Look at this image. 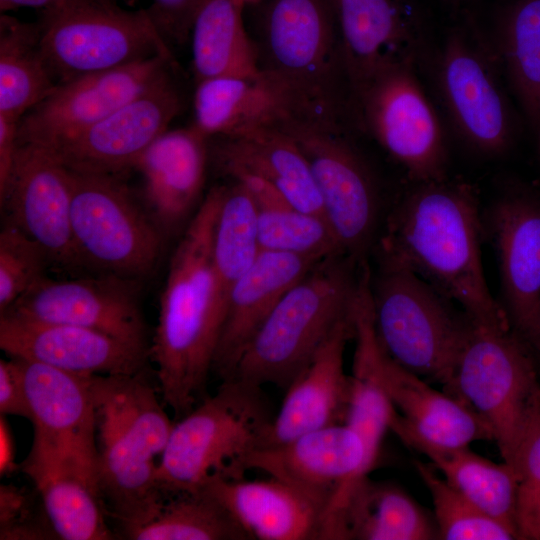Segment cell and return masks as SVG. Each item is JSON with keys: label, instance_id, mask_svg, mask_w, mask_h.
<instances>
[{"label": "cell", "instance_id": "1", "mask_svg": "<svg viewBox=\"0 0 540 540\" xmlns=\"http://www.w3.org/2000/svg\"><path fill=\"white\" fill-rule=\"evenodd\" d=\"M481 235L478 197L470 184L447 178L417 182L387 219L377 247L380 267L413 272L474 321L510 326L485 280Z\"/></svg>", "mask_w": 540, "mask_h": 540}, {"label": "cell", "instance_id": "2", "mask_svg": "<svg viewBox=\"0 0 540 540\" xmlns=\"http://www.w3.org/2000/svg\"><path fill=\"white\" fill-rule=\"evenodd\" d=\"M224 188L210 189L175 248L149 349L162 401L177 420L205 397L224 320L213 261Z\"/></svg>", "mask_w": 540, "mask_h": 540}, {"label": "cell", "instance_id": "3", "mask_svg": "<svg viewBox=\"0 0 540 540\" xmlns=\"http://www.w3.org/2000/svg\"><path fill=\"white\" fill-rule=\"evenodd\" d=\"M96 413L97 479L101 499L122 534L148 522L165 499L158 463L173 428L144 371L91 375Z\"/></svg>", "mask_w": 540, "mask_h": 540}, {"label": "cell", "instance_id": "4", "mask_svg": "<svg viewBox=\"0 0 540 540\" xmlns=\"http://www.w3.org/2000/svg\"><path fill=\"white\" fill-rule=\"evenodd\" d=\"M361 265L345 255L319 261L279 300L229 379L287 388L352 311Z\"/></svg>", "mask_w": 540, "mask_h": 540}, {"label": "cell", "instance_id": "5", "mask_svg": "<svg viewBox=\"0 0 540 540\" xmlns=\"http://www.w3.org/2000/svg\"><path fill=\"white\" fill-rule=\"evenodd\" d=\"M261 68L293 92L313 124L344 130L356 119L354 95L329 0H268Z\"/></svg>", "mask_w": 540, "mask_h": 540}, {"label": "cell", "instance_id": "6", "mask_svg": "<svg viewBox=\"0 0 540 540\" xmlns=\"http://www.w3.org/2000/svg\"><path fill=\"white\" fill-rule=\"evenodd\" d=\"M270 422L261 387L224 380L174 422L158 462L164 496L196 492L216 477L238 479L241 459L258 446Z\"/></svg>", "mask_w": 540, "mask_h": 540}, {"label": "cell", "instance_id": "7", "mask_svg": "<svg viewBox=\"0 0 540 540\" xmlns=\"http://www.w3.org/2000/svg\"><path fill=\"white\" fill-rule=\"evenodd\" d=\"M532 348L510 326L471 319L448 394L489 424L503 461L514 457L540 409L539 365Z\"/></svg>", "mask_w": 540, "mask_h": 540}, {"label": "cell", "instance_id": "8", "mask_svg": "<svg viewBox=\"0 0 540 540\" xmlns=\"http://www.w3.org/2000/svg\"><path fill=\"white\" fill-rule=\"evenodd\" d=\"M371 294L378 338L402 367L421 378L452 384L471 318L418 275L380 269Z\"/></svg>", "mask_w": 540, "mask_h": 540}, {"label": "cell", "instance_id": "9", "mask_svg": "<svg viewBox=\"0 0 540 540\" xmlns=\"http://www.w3.org/2000/svg\"><path fill=\"white\" fill-rule=\"evenodd\" d=\"M13 359L21 372L34 428L31 451L20 468L34 483L54 475L76 476L100 497L91 375Z\"/></svg>", "mask_w": 540, "mask_h": 540}, {"label": "cell", "instance_id": "10", "mask_svg": "<svg viewBox=\"0 0 540 540\" xmlns=\"http://www.w3.org/2000/svg\"><path fill=\"white\" fill-rule=\"evenodd\" d=\"M41 48L57 84L157 55L173 56L146 9L130 11L114 0H91L43 11Z\"/></svg>", "mask_w": 540, "mask_h": 540}, {"label": "cell", "instance_id": "11", "mask_svg": "<svg viewBox=\"0 0 540 540\" xmlns=\"http://www.w3.org/2000/svg\"><path fill=\"white\" fill-rule=\"evenodd\" d=\"M353 322L352 375L376 384L409 428L445 446H468L478 440H493L491 427L471 406L434 389L386 352L376 332L368 268L360 274Z\"/></svg>", "mask_w": 540, "mask_h": 540}, {"label": "cell", "instance_id": "12", "mask_svg": "<svg viewBox=\"0 0 540 540\" xmlns=\"http://www.w3.org/2000/svg\"><path fill=\"white\" fill-rule=\"evenodd\" d=\"M71 172V227L82 267L137 280L147 276L158 261L162 232L124 177Z\"/></svg>", "mask_w": 540, "mask_h": 540}, {"label": "cell", "instance_id": "13", "mask_svg": "<svg viewBox=\"0 0 540 540\" xmlns=\"http://www.w3.org/2000/svg\"><path fill=\"white\" fill-rule=\"evenodd\" d=\"M416 65H391L355 93L357 121L415 183L447 178L442 126L416 75Z\"/></svg>", "mask_w": 540, "mask_h": 540}, {"label": "cell", "instance_id": "14", "mask_svg": "<svg viewBox=\"0 0 540 540\" xmlns=\"http://www.w3.org/2000/svg\"><path fill=\"white\" fill-rule=\"evenodd\" d=\"M304 154L323 214L342 252L364 262L378 223V193L367 165L344 130L296 121L281 127Z\"/></svg>", "mask_w": 540, "mask_h": 540}, {"label": "cell", "instance_id": "15", "mask_svg": "<svg viewBox=\"0 0 540 540\" xmlns=\"http://www.w3.org/2000/svg\"><path fill=\"white\" fill-rule=\"evenodd\" d=\"M248 470L262 471L299 491L321 510L322 522L342 509L369 473L362 442L345 423L255 448L241 459L239 478Z\"/></svg>", "mask_w": 540, "mask_h": 540}, {"label": "cell", "instance_id": "16", "mask_svg": "<svg viewBox=\"0 0 540 540\" xmlns=\"http://www.w3.org/2000/svg\"><path fill=\"white\" fill-rule=\"evenodd\" d=\"M498 59L461 30L446 39L436 64L439 92L459 136L481 154H503L514 120L497 72Z\"/></svg>", "mask_w": 540, "mask_h": 540}, {"label": "cell", "instance_id": "17", "mask_svg": "<svg viewBox=\"0 0 540 540\" xmlns=\"http://www.w3.org/2000/svg\"><path fill=\"white\" fill-rule=\"evenodd\" d=\"M183 107L171 72L102 120L47 148L73 172L124 177Z\"/></svg>", "mask_w": 540, "mask_h": 540}, {"label": "cell", "instance_id": "18", "mask_svg": "<svg viewBox=\"0 0 540 540\" xmlns=\"http://www.w3.org/2000/svg\"><path fill=\"white\" fill-rule=\"evenodd\" d=\"M173 56L157 55L57 85L19 121L18 144L52 147L102 120L173 72Z\"/></svg>", "mask_w": 540, "mask_h": 540}, {"label": "cell", "instance_id": "19", "mask_svg": "<svg viewBox=\"0 0 540 540\" xmlns=\"http://www.w3.org/2000/svg\"><path fill=\"white\" fill-rule=\"evenodd\" d=\"M4 313L88 328L148 349L137 279L108 273L68 280L44 275Z\"/></svg>", "mask_w": 540, "mask_h": 540}, {"label": "cell", "instance_id": "20", "mask_svg": "<svg viewBox=\"0 0 540 540\" xmlns=\"http://www.w3.org/2000/svg\"><path fill=\"white\" fill-rule=\"evenodd\" d=\"M72 172L47 147L18 144L0 204L9 223L38 242L50 263L82 267L71 227Z\"/></svg>", "mask_w": 540, "mask_h": 540}, {"label": "cell", "instance_id": "21", "mask_svg": "<svg viewBox=\"0 0 540 540\" xmlns=\"http://www.w3.org/2000/svg\"><path fill=\"white\" fill-rule=\"evenodd\" d=\"M504 311L511 329L537 353L540 342V197L511 191L489 213Z\"/></svg>", "mask_w": 540, "mask_h": 540}, {"label": "cell", "instance_id": "22", "mask_svg": "<svg viewBox=\"0 0 540 540\" xmlns=\"http://www.w3.org/2000/svg\"><path fill=\"white\" fill-rule=\"evenodd\" d=\"M0 347L10 357L81 375H134L150 356L92 329L9 313L0 315Z\"/></svg>", "mask_w": 540, "mask_h": 540}, {"label": "cell", "instance_id": "23", "mask_svg": "<svg viewBox=\"0 0 540 540\" xmlns=\"http://www.w3.org/2000/svg\"><path fill=\"white\" fill-rule=\"evenodd\" d=\"M355 93L400 62L423 58L422 28L407 0H329Z\"/></svg>", "mask_w": 540, "mask_h": 540}, {"label": "cell", "instance_id": "24", "mask_svg": "<svg viewBox=\"0 0 540 540\" xmlns=\"http://www.w3.org/2000/svg\"><path fill=\"white\" fill-rule=\"evenodd\" d=\"M353 336L352 308L286 388L280 410L256 448L281 444L301 434L344 423L352 388L351 376L344 368V354Z\"/></svg>", "mask_w": 540, "mask_h": 540}, {"label": "cell", "instance_id": "25", "mask_svg": "<svg viewBox=\"0 0 540 540\" xmlns=\"http://www.w3.org/2000/svg\"><path fill=\"white\" fill-rule=\"evenodd\" d=\"M192 126L208 140L259 128L310 122L291 89L262 69L253 76L196 82ZM311 123V122H310Z\"/></svg>", "mask_w": 540, "mask_h": 540}, {"label": "cell", "instance_id": "26", "mask_svg": "<svg viewBox=\"0 0 540 540\" xmlns=\"http://www.w3.org/2000/svg\"><path fill=\"white\" fill-rule=\"evenodd\" d=\"M321 260L261 250L228 296L212 366L223 381L283 295Z\"/></svg>", "mask_w": 540, "mask_h": 540}, {"label": "cell", "instance_id": "27", "mask_svg": "<svg viewBox=\"0 0 540 540\" xmlns=\"http://www.w3.org/2000/svg\"><path fill=\"white\" fill-rule=\"evenodd\" d=\"M207 142L192 125L168 129L147 148L135 166L143 179L149 215L162 233L176 229L201 195Z\"/></svg>", "mask_w": 540, "mask_h": 540}, {"label": "cell", "instance_id": "28", "mask_svg": "<svg viewBox=\"0 0 540 540\" xmlns=\"http://www.w3.org/2000/svg\"><path fill=\"white\" fill-rule=\"evenodd\" d=\"M200 490L213 496L248 539H318L321 510L286 483L216 477Z\"/></svg>", "mask_w": 540, "mask_h": 540}, {"label": "cell", "instance_id": "29", "mask_svg": "<svg viewBox=\"0 0 540 540\" xmlns=\"http://www.w3.org/2000/svg\"><path fill=\"white\" fill-rule=\"evenodd\" d=\"M218 139L214 158L226 175H255L275 187L297 209L324 218L308 162L285 131L259 128Z\"/></svg>", "mask_w": 540, "mask_h": 540}, {"label": "cell", "instance_id": "30", "mask_svg": "<svg viewBox=\"0 0 540 540\" xmlns=\"http://www.w3.org/2000/svg\"><path fill=\"white\" fill-rule=\"evenodd\" d=\"M390 429L407 446L424 454L453 488L518 535V480L513 467L504 461L497 464L483 458L469 450L468 446H445L427 440L409 428L397 411Z\"/></svg>", "mask_w": 540, "mask_h": 540}, {"label": "cell", "instance_id": "31", "mask_svg": "<svg viewBox=\"0 0 540 540\" xmlns=\"http://www.w3.org/2000/svg\"><path fill=\"white\" fill-rule=\"evenodd\" d=\"M435 536L427 515L407 493L366 477L349 495L325 539L427 540Z\"/></svg>", "mask_w": 540, "mask_h": 540}, {"label": "cell", "instance_id": "32", "mask_svg": "<svg viewBox=\"0 0 540 540\" xmlns=\"http://www.w3.org/2000/svg\"><path fill=\"white\" fill-rule=\"evenodd\" d=\"M243 10L234 0L199 3L190 34L196 82L253 76L261 71L259 48L245 29Z\"/></svg>", "mask_w": 540, "mask_h": 540}, {"label": "cell", "instance_id": "33", "mask_svg": "<svg viewBox=\"0 0 540 540\" xmlns=\"http://www.w3.org/2000/svg\"><path fill=\"white\" fill-rule=\"evenodd\" d=\"M45 61L38 22L0 15V115L20 121L57 87Z\"/></svg>", "mask_w": 540, "mask_h": 540}, {"label": "cell", "instance_id": "34", "mask_svg": "<svg viewBox=\"0 0 540 540\" xmlns=\"http://www.w3.org/2000/svg\"><path fill=\"white\" fill-rule=\"evenodd\" d=\"M243 186L255 203L261 250L319 260L345 255L323 217L297 209L259 177H246Z\"/></svg>", "mask_w": 540, "mask_h": 540}, {"label": "cell", "instance_id": "35", "mask_svg": "<svg viewBox=\"0 0 540 540\" xmlns=\"http://www.w3.org/2000/svg\"><path fill=\"white\" fill-rule=\"evenodd\" d=\"M496 57L530 123L540 122V0H517L501 20Z\"/></svg>", "mask_w": 540, "mask_h": 540}, {"label": "cell", "instance_id": "36", "mask_svg": "<svg viewBox=\"0 0 540 540\" xmlns=\"http://www.w3.org/2000/svg\"><path fill=\"white\" fill-rule=\"evenodd\" d=\"M123 536L133 540H244V531L204 490L165 497L156 514Z\"/></svg>", "mask_w": 540, "mask_h": 540}, {"label": "cell", "instance_id": "37", "mask_svg": "<svg viewBox=\"0 0 540 540\" xmlns=\"http://www.w3.org/2000/svg\"><path fill=\"white\" fill-rule=\"evenodd\" d=\"M233 182L224 188L213 243L217 291L224 311L231 289L261 252L255 203L240 183Z\"/></svg>", "mask_w": 540, "mask_h": 540}, {"label": "cell", "instance_id": "38", "mask_svg": "<svg viewBox=\"0 0 540 540\" xmlns=\"http://www.w3.org/2000/svg\"><path fill=\"white\" fill-rule=\"evenodd\" d=\"M43 510L59 539L111 540L101 498L84 481L60 474L35 483Z\"/></svg>", "mask_w": 540, "mask_h": 540}, {"label": "cell", "instance_id": "39", "mask_svg": "<svg viewBox=\"0 0 540 540\" xmlns=\"http://www.w3.org/2000/svg\"><path fill=\"white\" fill-rule=\"evenodd\" d=\"M414 466L427 487L438 526L445 540H513L517 533L490 517L421 461Z\"/></svg>", "mask_w": 540, "mask_h": 540}, {"label": "cell", "instance_id": "40", "mask_svg": "<svg viewBox=\"0 0 540 540\" xmlns=\"http://www.w3.org/2000/svg\"><path fill=\"white\" fill-rule=\"evenodd\" d=\"M48 263V255L38 242L5 223L0 232V314L44 276Z\"/></svg>", "mask_w": 540, "mask_h": 540}, {"label": "cell", "instance_id": "41", "mask_svg": "<svg viewBox=\"0 0 540 540\" xmlns=\"http://www.w3.org/2000/svg\"><path fill=\"white\" fill-rule=\"evenodd\" d=\"M352 388L344 423L360 438L367 469L376 463L385 432L396 409L385 393L368 379L351 375Z\"/></svg>", "mask_w": 540, "mask_h": 540}, {"label": "cell", "instance_id": "42", "mask_svg": "<svg viewBox=\"0 0 540 540\" xmlns=\"http://www.w3.org/2000/svg\"><path fill=\"white\" fill-rule=\"evenodd\" d=\"M512 467L518 480L516 525L519 538L540 540V409L525 430Z\"/></svg>", "mask_w": 540, "mask_h": 540}, {"label": "cell", "instance_id": "43", "mask_svg": "<svg viewBox=\"0 0 540 540\" xmlns=\"http://www.w3.org/2000/svg\"><path fill=\"white\" fill-rule=\"evenodd\" d=\"M0 539H58L45 512L35 515L32 499L13 484L0 485Z\"/></svg>", "mask_w": 540, "mask_h": 540}, {"label": "cell", "instance_id": "44", "mask_svg": "<svg viewBox=\"0 0 540 540\" xmlns=\"http://www.w3.org/2000/svg\"><path fill=\"white\" fill-rule=\"evenodd\" d=\"M201 0H151L146 11L154 26L171 45L181 46L190 38L196 10Z\"/></svg>", "mask_w": 540, "mask_h": 540}, {"label": "cell", "instance_id": "45", "mask_svg": "<svg viewBox=\"0 0 540 540\" xmlns=\"http://www.w3.org/2000/svg\"><path fill=\"white\" fill-rule=\"evenodd\" d=\"M0 413L31 418L21 372L13 358L0 360Z\"/></svg>", "mask_w": 540, "mask_h": 540}, {"label": "cell", "instance_id": "46", "mask_svg": "<svg viewBox=\"0 0 540 540\" xmlns=\"http://www.w3.org/2000/svg\"><path fill=\"white\" fill-rule=\"evenodd\" d=\"M19 121L0 115V198L4 195L16 159Z\"/></svg>", "mask_w": 540, "mask_h": 540}, {"label": "cell", "instance_id": "47", "mask_svg": "<svg viewBox=\"0 0 540 540\" xmlns=\"http://www.w3.org/2000/svg\"><path fill=\"white\" fill-rule=\"evenodd\" d=\"M20 466L15 460V443L13 434L5 415L0 416V475L14 473Z\"/></svg>", "mask_w": 540, "mask_h": 540}, {"label": "cell", "instance_id": "48", "mask_svg": "<svg viewBox=\"0 0 540 540\" xmlns=\"http://www.w3.org/2000/svg\"><path fill=\"white\" fill-rule=\"evenodd\" d=\"M91 0H0L1 13H7L18 8L29 7L40 9L41 12L55 11Z\"/></svg>", "mask_w": 540, "mask_h": 540}, {"label": "cell", "instance_id": "49", "mask_svg": "<svg viewBox=\"0 0 540 540\" xmlns=\"http://www.w3.org/2000/svg\"><path fill=\"white\" fill-rule=\"evenodd\" d=\"M238 5L245 8L248 5L258 4L262 2H266L268 0H234Z\"/></svg>", "mask_w": 540, "mask_h": 540}, {"label": "cell", "instance_id": "50", "mask_svg": "<svg viewBox=\"0 0 540 540\" xmlns=\"http://www.w3.org/2000/svg\"><path fill=\"white\" fill-rule=\"evenodd\" d=\"M536 130L538 132V154H539V157H540V122H539V125H538Z\"/></svg>", "mask_w": 540, "mask_h": 540}, {"label": "cell", "instance_id": "51", "mask_svg": "<svg viewBox=\"0 0 540 540\" xmlns=\"http://www.w3.org/2000/svg\"><path fill=\"white\" fill-rule=\"evenodd\" d=\"M114 1H119V0H114ZM120 1H124L125 3L127 4H133L136 0H120Z\"/></svg>", "mask_w": 540, "mask_h": 540}, {"label": "cell", "instance_id": "52", "mask_svg": "<svg viewBox=\"0 0 540 540\" xmlns=\"http://www.w3.org/2000/svg\"><path fill=\"white\" fill-rule=\"evenodd\" d=\"M536 354H539L540 355V342H539V347H538V350H537V353Z\"/></svg>", "mask_w": 540, "mask_h": 540}, {"label": "cell", "instance_id": "53", "mask_svg": "<svg viewBox=\"0 0 540 540\" xmlns=\"http://www.w3.org/2000/svg\"><path fill=\"white\" fill-rule=\"evenodd\" d=\"M538 365H539V375H540V362H538Z\"/></svg>", "mask_w": 540, "mask_h": 540}]
</instances>
